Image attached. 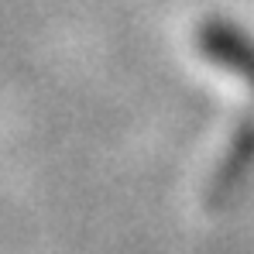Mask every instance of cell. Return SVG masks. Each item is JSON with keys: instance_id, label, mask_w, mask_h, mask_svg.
Wrapping results in <instances>:
<instances>
[{"instance_id": "obj_1", "label": "cell", "mask_w": 254, "mask_h": 254, "mask_svg": "<svg viewBox=\"0 0 254 254\" xmlns=\"http://www.w3.org/2000/svg\"><path fill=\"white\" fill-rule=\"evenodd\" d=\"M199 48L213 62L227 65L230 72L244 76L254 86V42L244 31H237L234 24H223V21H206L199 28Z\"/></svg>"}, {"instance_id": "obj_2", "label": "cell", "mask_w": 254, "mask_h": 254, "mask_svg": "<svg viewBox=\"0 0 254 254\" xmlns=\"http://www.w3.org/2000/svg\"><path fill=\"white\" fill-rule=\"evenodd\" d=\"M254 169V117H248L237 127V134L230 137V148L220 162V169L213 175V199H227L241 189V182L248 179V172Z\"/></svg>"}]
</instances>
